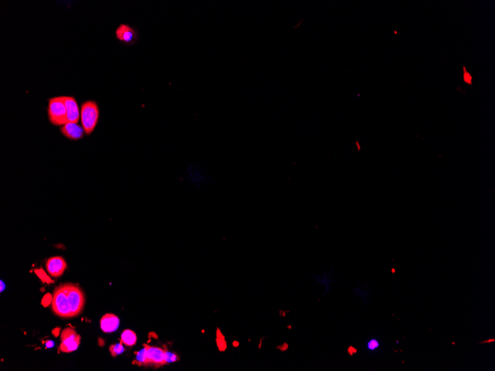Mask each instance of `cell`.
Masks as SVG:
<instances>
[{"mask_svg": "<svg viewBox=\"0 0 495 371\" xmlns=\"http://www.w3.org/2000/svg\"><path fill=\"white\" fill-rule=\"evenodd\" d=\"M85 304L84 292L78 285L62 284L54 290L51 308L53 312L60 317L72 318L83 312Z\"/></svg>", "mask_w": 495, "mask_h": 371, "instance_id": "obj_1", "label": "cell"}, {"mask_svg": "<svg viewBox=\"0 0 495 371\" xmlns=\"http://www.w3.org/2000/svg\"><path fill=\"white\" fill-rule=\"evenodd\" d=\"M100 111L98 106L94 101H87L83 103L80 112L82 125L85 133L89 135L94 131L98 123Z\"/></svg>", "mask_w": 495, "mask_h": 371, "instance_id": "obj_2", "label": "cell"}, {"mask_svg": "<svg viewBox=\"0 0 495 371\" xmlns=\"http://www.w3.org/2000/svg\"><path fill=\"white\" fill-rule=\"evenodd\" d=\"M50 122L54 125H62L68 123L66 107L64 97L50 99L48 107Z\"/></svg>", "mask_w": 495, "mask_h": 371, "instance_id": "obj_3", "label": "cell"}, {"mask_svg": "<svg viewBox=\"0 0 495 371\" xmlns=\"http://www.w3.org/2000/svg\"><path fill=\"white\" fill-rule=\"evenodd\" d=\"M80 340L81 337L74 328H65L61 333L60 351L63 353H71L76 351L80 346Z\"/></svg>", "mask_w": 495, "mask_h": 371, "instance_id": "obj_4", "label": "cell"}, {"mask_svg": "<svg viewBox=\"0 0 495 371\" xmlns=\"http://www.w3.org/2000/svg\"><path fill=\"white\" fill-rule=\"evenodd\" d=\"M117 38L125 45H133L138 39L137 30L127 24H121L115 31Z\"/></svg>", "mask_w": 495, "mask_h": 371, "instance_id": "obj_5", "label": "cell"}, {"mask_svg": "<svg viewBox=\"0 0 495 371\" xmlns=\"http://www.w3.org/2000/svg\"><path fill=\"white\" fill-rule=\"evenodd\" d=\"M146 348V364L145 366L160 367L165 364V351L157 347L144 345Z\"/></svg>", "mask_w": 495, "mask_h": 371, "instance_id": "obj_6", "label": "cell"}, {"mask_svg": "<svg viewBox=\"0 0 495 371\" xmlns=\"http://www.w3.org/2000/svg\"><path fill=\"white\" fill-rule=\"evenodd\" d=\"M186 179L191 185L195 187H201L207 182L206 172L197 165L188 167Z\"/></svg>", "mask_w": 495, "mask_h": 371, "instance_id": "obj_7", "label": "cell"}, {"mask_svg": "<svg viewBox=\"0 0 495 371\" xmlns=\"http://www.w3.org/2000/svg\"><path fill=\"white\" fill-rule=\"evenodd\" d=\"M46 268L50 276L60 277L67 268V263L61 256L51 257L47 260Z\"/></svg>", "mask_w": 495, "mask_h": 371, "instance_id": "obj_8", "label": "cell"}, {"mask_svg": "<svg viewBox=\"0 0 495 371\" xmlns=\"http://www.w3.org/2000/svg\"><path fill=\"white\" fill-rule=\"evenodd\" d=\"M62 134L72 140H78L84 136L85 130L77 123H68L60 128Z\"/></svg>", "mask_w": 495, "mask_h": 371, "instance_id": "obj_9", "label": "cell"}, {"mask_svg": "<svg viewBox=\"0 0 495 371\" xmlns=\"http://www.w3.org/2000/svg\"><path fill=\"white\" fill-rule=\"evenodd\" d=\"M66 107L68 123H77L80 120V111L77 101L73 97H64Z\"/></svg>", "mask_w": 495, "mask_h": 371, "instance_id": "obj_10", "label": "cell"}, {"mask_svg": "<svg viewBox=\"0 0 495 371\" xmlns=\"http://www.w3.org/2000/svg\"><path fill=\"white\" fill-rule=\"evenodd\" d=\"M100 328L104 333H113L120 326V319L115 314L104 315L100 319Z\"/></svg>", "mask_w": 495, "mask_h": 371, "instance_id": "obj_11", "label": "cell"}, {"mask_svg": "<svg viewBox=\"0 0 495 371\" xmlns=\"http://www.w3.org/2000/svg\"><path fill=\"white\" fill-rule=\"evenodd\" d=\"M136 334L131 330H124L121 334V342L126 346L132 347L136 343Z\"/></svg>", "mask_w": 495, "mask_h": 371, "instance_id": "obj_12", "label": "cell"}, {"mask_svg": "<svg viewBox=\"0 0 495 371\" xmlns=\"http://www.w3.org/2000/svg\"><path fill=\"white\" fill-rule=\"evenodd\" d=\"M133 363L138 365V366H145V364H146V348H145V345L142 350L136 353V358H135Z\"/></svg>", "mask_w": 495, "mask_h": 371, "instance_id": "obj_13", "label": "cell"}, {"mask_svg": "<svg viewBox=\"0 0 495 371\" xmlns=\"http://www.w3.org/2000/svg\"><path fill=\"white\" fill-rule=\"evenodd\" d=\"M109 351H110L111 355L112 357H116L118 356L121 355L123 353H124L125 349H124V344L121 342V343L111 345L110 348H109Z\"/></svg>", "mask_w": 495, "mask_h": 371, "instance_id": "obj_14", "label": "cell"}, {"mask_svg": "<svg viewBox=\"0 0 495 371\" xmlns=\"http://www.w3.org/2000/svg\"><path fill=\"white\" fill-rule=\"evenodd\" d=\"M35 273L37 275L38 277L41 279V280L43 281V282H47V283H51L53 281L47 276L46 273H45L42 268L37 269V270H35Z\"/></svg>", "mask_w": 495, "mask_h": 371, "instance_id": "obj_15", "label": "cell"}, {"mask_svg": "<svg viewBox=\"0 0 495 371\" xmlns=\"http://www.w3.org/2000/svg\"><path fill=\"white\" fill-rule=\"evenodd\" d=\"M379 345H380V344H379V342L377 340H376V339H371V340H370L367 343V350L370 351H376L377 348H379Z\"/></svg>", "mask_w": 495, "mask_h": 371, "instance_id": "obj_16", "label": "cell"}, {"mask_svg": "<svg viewBox=\"0 0 495 371\" xmlns=\"http://www.w3.org/2000/svg\"><path fill=\"white\" fill-rule=\"evenodd\" d=\"M177 360H178V357H177V354L170 352V351H165V364L174 363V362L177 361Z\"/></svg>", "mask_w": 495, "mask_h": 371, "instance_id": "obj_17", "label": "cell"}, {"mask_svg": "<svg viewBox=\"0 0 495 371\" xmlns=\"http://www.w3.org/2000/svg\"><path fill=\"white\" fill-rule=\"evenodd\" d=\"M464 79L465 83H468V84L471 85L472 83V77L470 74H469L468 71H466V68H464Z\"/></svg>", "mask_w": 495, "mask_h": 371, "instance_id": "obj_18", "label": "cell"}, {"mask_svg": "<svg viewBox=\"0 0 495 371\" xmlns=\"http://www.w3.org/2000/svg\"><path fill=\"white\" fill-rule=\"evenodd\" d=\"M54 346V343L51 340H48V341L45 343V347L46 348H51Z\"/></svg>", "mask_w": 495, "mask_h": 371, "instance_id": "obj_19", "label": "cell"}, {"mask_svg": "<svg viewBox=\"0 0 495 371\" xmlns=\"http://www.w3.org/2000/svg\"><path fill=\"white\" fill-rule=\"evenodd\" d=\"M4 288H5V285H4V282H3L2 281H1V292H2L3 290H4Z\"/></svg>", "mask_w": 495, "mask_h": 371, "instance_id": "obj_20", "label": "cell"}]
</instances>
